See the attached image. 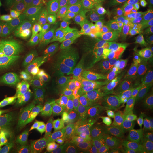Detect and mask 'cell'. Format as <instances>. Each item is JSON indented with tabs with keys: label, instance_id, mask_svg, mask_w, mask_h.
I'll return each mask as SVG.
<instances>
[{
	"label": "cell",
	"instance_id": "1",
	"mask_svg": "<svg viewBox=\"0 0 153 153\" xmlns=\"http://www.w3.org/2000/svg\"><path fill=\"white\" fill-rule=\"evenodd\" d=\"M46 95L43 88L31 79H5L0 88V103L9 111L25 112L37 111L44 104Z\"/></svg>",
	"mask_w": 153,
	"mask_h": 153
},
{
	"label": "cell",
	"instance_id": "2",
	"mask_svg": "<svg viewBox=\"0 0 153 153\" xmlns=\"http://www.w3.org/2000/svg\"><path fill=\"white\" fill-rule=\"evenodd\" d=\"M113 119L147 139L153 128V97L140 93L117 105Z\"/></svg>",
	"mask_w": 153,
	"mask_h": 153
},
{
	"label": "cell",
	"instance_id": "3",
	"mask_svg": "<svg viewBox=\"0 0 153 153\" xmlns=\"http://www.w3.org/2000/svg\"><path fill=\"white\" fill-rule=\"evenodd\" d=\"M85 13H62L52 16L45 25L54 34V39L67 49L76 45L77 35L86 16Z\"/></svg>",
	"mask_w": 153,
	"mask_h": 153
},
{
	"label": "cell",
	"instance_id": "4",
	"mask_svg": "<svg viewBox=\"0 0 153 153\" xmlns=\"http://www.w3.org/2000/svg\"><path fill=\"white\" fill-rule=\"evenodd\" d=\"M107 135L111 149L117 153L128 152L129 148L135 150L144 148L146 140V138L114 119L108 128Z\"/></svg>",
	"mask_w": 153,
	"mask_h": 153
},
{
	"label": "cell",
	"instance_id": "5",
	"mask_svg": "<svg viewBox=\"0 0 153 153\" xmlns=\"http://www.w3.org/2000/svg\"><path fill=\"white\" fill-rule=\"evenodd\" d=\"M40 114V112L38 111L0 113V138L16 136L27 129Z\"/></svg>",
	"mask_w": 153,
	"mask_h": 153
},
{
	"label": "cell",
	"instance_id": "6",
	"mask_svg": "<svg viewBox=\"0 0 153 153\" xmlns=\"http://www.w3.org/2000/svg\"><path fill=\"white\" fill-rule=\"evenodd\" d=\"M116 50V47H113L106 55L93 65L79 80L78 94H88L100 85V82L107 72L110 61L115 55Z\"/></svg>",
	"mask_w": 153,
	"mask_h": 153
},
{
	"label": "cell",
	"instance_id": "7",
	"mask_svg": "<svg viewBox=\"0 0 153 153\" xmlns=\"http://www.w3.org/2000/svg\"><path fill=\"white\" fill-rule=\"evenodd\" d=\"M94 119V117L85 113L72 115L52 134L50 143L57 148H61L62 141L68 135L73 132L79 133Z\"/></svg>",
	"mask_w": 153,
	"mask_h": 153
},
{
	"label": "cell",
	"instance_id": "8",
	"mask_svg": "<svg viewBox=\"0 0 153 153\" xmlns=\"http://www.w3.org/2000/svg\"><path fill=\"white\" fill-rule=\"evenodd\" d=\"M66 49L65 47L55 39H49L28 61L29 71L36 74L39 68L45 62L54 58L63 57Z\"/></svg>",
	"mask_w": 153,
	"mask_h": 153
},
{
	"label": "cell",
	"instance_id": "9",
	"mask_svg": "<svg viewBox=\"0 0 153 153\" xmlns=\"http://www.w3.org/2000/svg\"><path fill=\"white\" fill-rule=\"evenodd\" d=\"M118 87L110 85L100 90L85 106V114L94 119L102 114L113 104L116 99Z\"/></svg>",
	"mask_w": 153,
	"mask_h": 153
},
{
	"label": "cell",
	"instance_id": "10",
	"mask_svg": "<svg viewBox=\"0 0 153 153\" xmlns=\"http://www.w3.org/2000/svg\"><path fill=\"white\" fill-rule=\"evenodd\" d=\"M94 19L97 30L112 28L118 18V9L116 0H103L93 6Z\"/></svg>",
	"mask_w": 153,
	"mask_h": 153
},
{
	"label": "cell",
	"instance_id": "11",
	"mask_svg": "<svg viewBox=\"0 0 153 153\" xmlns=\"http://www.w3.org/2000/svg\"><path fill=\"white\" fill-rule=\"evenodd\" d=\"M52 38H54L52 30L50 28L44 27L36 34L27 36L22 42L13 44L26 63L46 42Z\"/></svg>",
	"mask_w": 153,
	"mask_h": 153
},
{
	"label": "cell",
	"instance_id": "12",
	"mask_svg": "<svg viewBox=\"0 0 153 153\" xmlns=\"http://www.w3.org/2000/svg\"><path fill=\"white\" fill-rule=\"evenodd\" d=\"M76 111V107L71 99L65 100L58 104L50 114L45 129L49 134H53Z\"/></svg>",
	"mask_w": 153,
	"mask_h": 153
},
{
	"label": "cell",
	"instance_id": "13",
	"mask_svg": "<svg viewBox=\"0 0 153 153\" xmlns=\"http://www.w3.org/2000/svg\"><path fill=\"white\" fill-rule=\"evenodd\" d=\"M97 30L94 18L90 14L86 15L79 30L76 42V47L83 53L93 47Z\"/></svg>",
	"mask_w": 153,
	"mask_h": 153
},
{
	"label": "cell",
	"instance_id": "14",
	"mask_svg": "<svg viewBox=\"0 0 153 153\" xmlns=\"http://www.w3.org/2000/svg\"><path fill=\"white\" fill-rule=\"evenodd\" d=\"M153 78V71L126 82L119 94L121 99L129 98L140 93Z\"/></svg>",
	"mask_w": 153,
	"mask_h": 153
},
{
	"label": "cell",
	"instance_id": "15",
	"mask_svg": "<svg viewBox=\"0 0 153 153\" xmlns=\"http://www.w3.org/2000/svg\"><path fill=\"white\" fill-rule=\"evenodd\" d=\"M25 64L22 56L14 44L6 45L5 56L2 73L12 74L19 69Z\"/></svg>",
	"mask_w": 153,
	"mask_h": 153
},
{
	"label": "cell",
	"instance_id": "16",
	"mask_svg": "<svg viewBox=\"0 0 153 153\" xmlns=\"http://www.w3.org/2000/svg\"><path fill=\"white\" fill-rule=\"evenodd\" d=\"M22 16L23 19L45 25L52 17V12L45 1L33 6Z\"/></svg>",
	"mask_w": 153,
	"mask_h": 153
},
{
	"label": "cell",
	"instance_id": "17",
	"mask_svg": "<svg viewBox=\"0 0 153 153\" xmlns=\"http://www.w3.org/2000/svg\"><path fill=\"white\" fill-rule=\"evenodd\" d=\"M152 59H153L152 57L143 56L139 55L138 52L135 53L131 56L126 57L117 71L115 78V82L119 83L128 74L135 66Z\"/></svg>",
	"mask_w": 153,
	"mask_h": 153
},
{
	"label": "cell",
	"instance_id": "18",
	"mask_svg": "<svg viewBox=\"0 0 153 153\" xmlns=\"http://www.w3.org/2000/svg\"><path fill=\"white\" fill-rule=\"evenodd\" d=\"M84 53L76 47L75 44L69 46L64 56V71L62 72L60 78L64 77L69 71L79 64L83 59Z\"/></svg>",
	"mask_w": 153,
	"mask_h": 153
},
{
	"label": "cell",
	"instance_id": "19",
	"mask_svg": "<svg viewBox=\"0 0 153 153\" xmlns=\"http://www.w3.org/2000/svg\"><path fill=\"white\" fill-rule=\"evenodd\" d=\"M137 11H131L119 16L112 28L114 35L120 38L128 31L134 22Z\"/></svg>",
	"mask_w": 153,
	"mask_h": 153
},
{
	"label": "cell",
	"instance_id": "20",
	"mask_svg": "<svg viewBox=\"0 0 153 153\" xmlns=\"http://www.w3.org/2000/svg\"><path fill=\"white\" fill-rule=\"evenodd\" d=\"M78 83V68L75 66L71 71L60 79L56 90L60 93L68 92L77 88Z\"/></svg>",
	"mask_w": 153,
	"mask_h": 153
},
{
	"label": "cell",
	"instance_id": "21",
	"mask_svg": "<svg viewBox=\"0 0 153 153\" xmlns=\"http://www.w3.org/2000/svg\"><path fill=\"white\" fill-rule=\"evenodd\" d=\"M100 49L97 46H93L84 53L83 59L79 63L78 68L79 80L85 75L86 72L94 65L99 59Z\"/></svg>",
	"mask_w": 153,
	"mask_h": 153
},
{
	"label": "cell",
	"instance_id": "22",
	"mask_svg": "<svg viewBox=\"0 0 153 153\" xmlns=\"http://www.w3.org/2000/svg\"><path fill=\"white\" fill-rule=\"evenodd\" d=\"M62 68V61L61 58H54L43 63L39 68L36 74L53 78L60 73Z\"/></svg>",
	"mask_w": 153,
	"mask_h": 153
},
{
	"label": "cell",
	"instance_id": "23",
	"mask_svg": "<svg viewBox=\"0 0 153 153\" xmlns=\"http://www.w3.org/2000/svg\"><path fill=\"white\" fill-rule=\"evenodd\" d=\"M93 7L90 1L65 0L64 5L57 14L62 13H85L88 9L93 8Z\"/></svg>",
	"mask_w": 153,
	"mask_h": 153
},
{
	"label": "cell",
	"instance_id": "24",
	"mask_svg": "<svg viewBox=\"0 0 153 153\" xmlns=\"http://www.w3.org/2000/svg\"><path fill=\"white\" fill-rule=\"evenodd\" d=\"M153 71V59L147 61L135 66L126 76L118 83L119 85H124L126 82L132 79L137 78Z\"/></svg>",
	"mask_w": 153,
	"mask_h": 153
},
{
	"label": "cell",
	"instance_id": "25",
	"mask_svg": "<svg viewBox=\"0 0 153 153\" xmlns=\"http://www.w3.org/2000/svg\"><path fill=\"white\" fill-rule=\"evenodd\" d=\"M153 27L144 25H138L131 28L126 31L119 40L122 42H126L130 40H140L146 37Z\"/></svg>",
	"mask_w": 153,
	"mask_h": 153
},
{
	"label": "cell",
	"instance_id": "26",
	"mask_svg": "<svg viewBox=\"0 0 153 153\" xmlns=\"http://www.w3.org/2000/svg\"><path fill=\"white\" fill-rule=\"evenodd\" d=\"M126 57L119 55L114 57L110 61L109 67L105 76L100 82V85H104L115 82V78L121 64Z\"/></svg>",
	"mask_w": 153,
	"mask_h": 153
},
{
	"label": "cell",
	"instance_id": "27",
	"mask_svg": "<svg viewBox=\"0 0 153 153\" xmlns=\"http://www.w3.org/2000/svg\"><path fill=\"white\" fill-rule=\"evenodd\" d=\"M113 31L107 29L97 30L94 36V43L100 48H108L112 44Z\"/></svg>",
	"mask_w": 153,
	"mask_h": 153
},
{
	"label": "cell",
	"instance_id": "28",
	"mask_svg": "<svg viewBox=\"0 0 153 153\" xmlns=\"http://www.w3.org/2000/svg\"><path fill=\"white\" fill-rule=\"evenodd\" d=\"M138 25H144L153 27V7L137 11L134 22L131 27Z\"/></svg>",
	"mask_w": 153,
	"mask_h": 153
},
{
	"label": "cell",
	"instance_id": "29",
	"mask_svg": "<svg viewBox=\"0 0 153 153\" xmlns=\"http://www.w3.org/2000/svg\"><path fill=\"white\" fill-rule=\"evenodd\" d=\"M43 26V25L33 22L25 19H22L21 21V27L22 33L25 36H33L39 33Z\"/></svg>",
	"mask_w": 153,
	"mask_h": 153
},
{
	"label": "cell",
	"instance_id": "30",
	"mask_svg": "<svg viewBox=\"0 0 153 153\" xmlns=\"http://www.w3.org/2000/svg\"><path fill=\"white\" fill-rule=\"evenodd\" d=\"M142 45V42L140 40H130L126 41L121 47L120 55L125 57L131 56L137 52Z\"/></svg>",
	"mask_w": 153,
	"mask_h": 153
},
{
	"label": "cell",
	"instance_id": "31",
	"mask_svg": "<svg viewBox=\"0 0 153 153\" xmlns=\"http://www.w3.org/2000/svg\"><path fill=\"white\" fill-rule=\"evenodd\" d=\"M25 39V36L19 30H7L0 33V39L5 42L16 43Z\"/></svg>",
	"mask_w": 153,
	"mask_h": 153
},
{
	"label": "cell",
	"instance_id": "32",
	"mask_svg": "<svg viewBox=\"0 0 153 153\" xmlns=\"http://www.w3.org/2000/svg\"><path fill=\"white\" fill-rule=\"evenodd\" d=\"M116 1L118 9V17L131 11H137V0H116Z\"/></svg>",
	"mask_w": 153,
	"mask_h": 153
},
{
	"label": "cell",
	"instance_id": "33",
	"mask_svg": "<svg viewBox=\"0 0 153 153\" xmlns=\"http://www.w3.org/2000/svg\"><path fill=\"white\" fill-rule=\"evenodd\" d=\"M45 0H19L16 5L13 6L16 13L23 15L25 12L37 4L43 2Z\"/></svg>",
	"mask_w": 153,
	"mask_h": 153
},
{
	"label": "cell",
	"instance_id": "34",
	"mask_svg": "<svg viewBox=\"0 0 153 153\" xmlns=\"http://www.w3.org/2000/svg\"><path fill=\"white\" fill-rule=\"evenodd\" d=\"M78 140V133L75 132L71 133L64 139L62 142L61 148L65 149L67 152L72 151L76 146Z\"/></svg>",
	"mask_w": 153,
	"mask_h": 153
},
{
	"label": "cell",
	"instance_id": "35",
	"mask_svg": "<svg viewBox=\"0 0 153 153\" xmlns=\"http://www.w3.org/2000/svg\"><path fill=\"white\" fill-rule=\"evenodd\" d=\"M4 153H37L33 146L28 145H18L12 146Z\"/></svg>",
	"mask_w": 153,
	"mask_h": 153
},
{
	"label": "cell",
	"instance_id": "36",
	"mask_svg": "<svg viewBox=\"0 0 153 153\" xmlns=\"http://www.w3.org/2000/svg\"><path fill=\"white\" fill-rule=\"evenodd\" d=\"M65 0H45L52 12V16L57 14L64 4Z\"/></svg>",
	"mask_w": 153,
	"mask_h": 153
},
{
	"label": "cell",
	"instance_id": "37",
	"mask_svg": "<svg viewBox=\"0 0 153 153\" xmlns=\"http://www.w3.org/2000/svg\"><path fill=\"white\" fill-rule=\"evenodd\" d=\"M40 148L39 153H63L60 148H57L48 142H43L40 145Z\"/></svg>",
	"mask_w": 153,
	"mask_h": 153
},
{
	"label": "cell",
	"instance_id": "38",
	"mask_svg": "<svg viewBox=\"0 0 153 153\" xmlns=\"http://www.w3.org/2000/svg\"><path fill=\"white\" fill-rule=\"evenodd\" d=\"M153 7V0H137V11H141Z\"/></svg>",
	"mask_w": 153,
	"mask_h": 153
},
{
	"label": "cell",
	"instance_id": "39",
	"mask_svg": "<svg viewBox=\"0 0 153 153\" xmlns=\"http://www.w3.org/2000/svg\"><path fill=\"white\" fill-rule=\"evenodd\" d=\"M91 145L90 142L86 139L79 140L76 144V146L74 149V150L77 152H82L84 150L90 146Z\"/></svg>",
	"mask_w": 153,
	"mask_h": 153
},
{
	"label": "cell",
	"instance_id": "40",
	"mask_svg": "<svg viewBox=\"0 0 153 153\" xmlns=\"http://www.w3.org/2000/svg\"><path fill=\"white\" fill-rule=\"evenodd\" d=\"M144 148L146 149V153H153V131L147 138Z\"/></svg>",
	"mask_w": 153,
	"mask_h": 153
},
{
	"label": "cell",
	"instance_id": "41",
	"mask_svg": "<svg viewBox=\"0 0 153 153\" xmlns=\"http://www.w3.org/2000/svg\"><path fill=\"white\" fill-rule=\"evenodd\" d=\"M6 44L0 43V73L3 69L5 56Z\"/></svg>",
	"mask_w": 153,
	"mask_h": 153
},
{
	"label": "cell",
	"instance_id": "42",
	"mask_svg": "<svg viewBox=\"0 0 153 153\" xmlns=\"http://www.w3.org/2000/svg\"><path fill=\"white\" fill-rule=\"evenodd\" d=\"M82 153H100L98 150L94 147L90 145L88 148H86L85 150H84Z\"/></svg>",
	"mask_w": 153,
	"mask_h": 153
},
{
	"label": "cell",
	"instance_id": "43",
	"mask_svg": "<svg viewBox=\"0 0 153 153\" xmlns=\"http://www.w3.org/2000/svg\"><path fill=\"white\" fill-rule=\"evenodd\" d=\"M145 38L148 43L153 47V28Z\"/></svg>",
	"mask_w": 153,
	"mask_h": 153
},
{
	"label": "cell",
	"instance_id": "44",
	"mask_svg": "<svg viewBox=\"0 0 153 153\" xmlns=\"http://www.w3.org/2000/svg\"><path fill=\"white\" fill-rule=\"evenodd\" d=\"M9 111V108L6 104L0 103V113H5Z\"/></svg>",
	"mask_w": 153,
	"mask_h": 153
},
{
	"label": "cell",
	"instance_id": "45",
	"mask_svg": "<svg viewBox=\"0 0 153 153\" xmlns=\"http://www.w3.org/2000/svg\"><path fill=\"white\" fill-rule=\"evenodd\" d=\"M3 11H4V7H3V6L2 5L1 1L0 0V14Z\"/></svg>",
	"mask_w": 153,
	"mask_h": 153
},
{
	"label": "cell",
	"instance_id": "46",
	"mask_svg": "<svg viewBox=\"0 0 153 153\" xmlns=\"http://www.w3.org/2000/svg\"><path fill=\"white\" fill-rule=\"evenodd\" d=\"M19 0H13V1H12V3H13V6L16 5V4L19 2Z\"/></svg>",
	"mask_w": 153,
	"mask_h": 153
},
{
	"label": "cell",
	"instance_id": "47",
	"mask_svg": "<svg viewBox=\"0 0 153 153\" xmlns=\"http://www.w3.org/2000/svg\"><path fill=\"white\" fill-rule=\"evenodd\" d=\"M102 1H103V0H93V1H94V2H95V4L97 3V2H99Z\"/></svg>",
	"mask_w": 153,
	"mask_h": 153
},
{
	"label": "cell",
	"instance_id": "48",
	"mask_svg": "<svg viewBox=\"0 0 153 153\" xmlns=\"http://www.w3.org/2000/svg\"><path fill=\"white\" fill-rule=\"evenodd\" d=\"M67 153H76L74 152V151H71V152H68Z\"/></svg>",
	"mask_w": 153,
	"mask_h": 153
},
{
	"label": "cell",
	"instance_id": "49",
	"mask_svg": "<svg viewBox=\"0 0 153 153\" xmlns=\"http://www.w3.org/2000/svg\"><path fill=\"white\" fill-rule=\"evenodd\" d=\"M1 85H2V82L0 81V88L1 87Z\"/></svg>",
	"mask_w": 153,
	"mask_h": 153
},
{
	"label": "cell",
	"instance_id": "50",
	"mask_svg": "<svg viewBox=\"0 0 153 153\" xmlns=\"http://www.w3.org/2000/svg\"><path fill=\"white\" fill-rule=\"evenodd\" d=\"M129 153V152H124V153Z\"/></svg>",
	"mask_w": 153,
	"mask_h": 153
},
{
	"label": "cell",
	"instance_id": "51",
	"mask_svg": "<svg viewBox=\"0 0 153 153\" xmlns=\"http://www.w3.org/2000/svg\"><path fill=\"white\" fill-rule=\"evenodd\" d=\"M86 1H89V0H86Z\"/></svg>",
	"mask_w": 153,
	"mask_h": 153
}]
</instances>
